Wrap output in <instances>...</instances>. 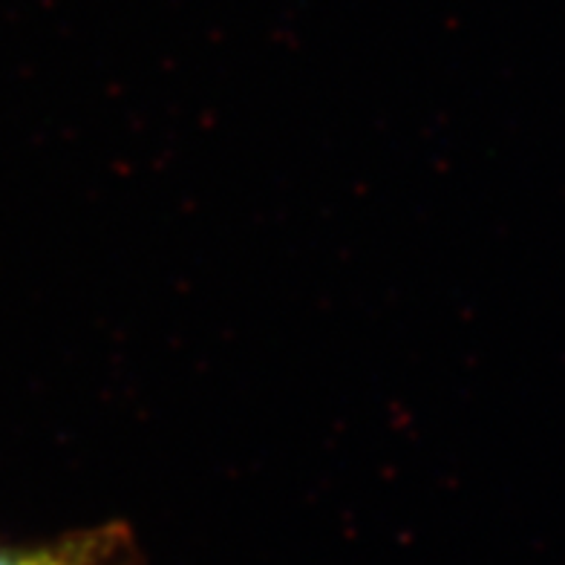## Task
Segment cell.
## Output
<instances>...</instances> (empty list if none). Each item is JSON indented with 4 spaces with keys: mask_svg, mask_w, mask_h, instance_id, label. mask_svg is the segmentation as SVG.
<instances>
[{
    "mask_svg": "<svg viewBox=\"0 0 565 565\" xmlns=\"http://www.w3.org/2000/svg\"><path fill=\"white\" fill-rule=\"evenodd\" d=\"M136 557L134 534L119 522L61 536L38 548H0V565H136Z\"/></svg>",
    "mask_w": 565,
    "mask_h": 565,
    "instance_id": "obj_1",
    "label": "cell"
}]
</instances>
